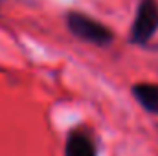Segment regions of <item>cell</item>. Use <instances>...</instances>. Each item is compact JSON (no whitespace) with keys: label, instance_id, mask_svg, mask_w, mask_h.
Returning <instances> with one entry per match:
<instances>
[{"label":"cell","instance_id":"1","mask_svg":"<svg viewBox=\"0 0 158 156\" xmlns=\"http://www.w3.org/2000/svg\"><path fill=\"white\" fill-rule=\"evenodd\" d=\"M66 22H68V30L81 40L94 42L99 46L112 42V31L107 26H103L101 22H98L83 13H76V11L68 13Z\"/></svg>","mask_w":158,"mask_h":156},{"label":"cell","instance_id":"2","mask_svg":"<svg viewBox=\"0 0 158 156\" xmlns=\"http://www.w3.org/2000/svg\"><path fill=\"white\" fill-rule=\"evenodd\" d=\"M158 30V4L156 0H142L134 17L131 39L132 42L143 44L155 35Z\"/></svg>","mask_w":158,"mask_h":156},{"label":"cell","instance_id":"3","mask_svg":"<svg viewBox=\"0 0 158 156\" xmlns=\"http://www.w3.org/2000/svg\"><path fill=\"white\" fill-rule=\"evenodd\" d=\"M66 156H98L96 153V145L90 140V136L83 130H74L68 136L66 142Z\"/></svg>","mask_w":158,"mask_h":156},{"label":"cell","instance_id":"4","mask_svg":"<svg viewBox=\"0 0 158 156\" xmlns=\"http://www.w3.org/2000/svg\"><path fill=\"white\" fill-rule=\"evenodd\" d=\"M132 94L145 110H149L151 114H158V84L140 83L132 88Z\"/></svg>","mask_w":158,"mask_h":156}]
</instances>
